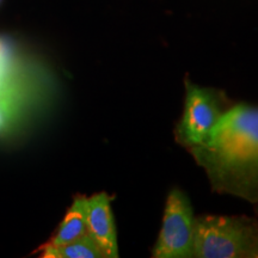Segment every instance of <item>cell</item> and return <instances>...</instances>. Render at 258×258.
I'll use <instances>...</instances> for the list:
<instances>
[{
  "label": "cell",
  "instance_id": "cell-1",
  "mask_svg": "<svg viewBox=\"0 0 258 258\" xmlns=\"http://www.w3.org/2000/svg\"><path fill=\"white\" fill-rule=\"evenodd\" d=\"M188 150L215 192L258 203V106H232L206 143Z\"/></svg>",
  "mask_w": 258,
  "mask_h": 258
},
{
  "label": "cell",
  "instance_id": "cell-2",
  "mask_svg": "<svg viewBox=\"0 0 258 258\" xmlns=\"http://www.w3.org/2000/svg\"><path fill=\"white\" fill-rule=\"evenodd\" d=\"M194 257L258 258V225L245 217L195 218Z\"/></svg>",
  "mask_w": 258,
  "mask_h": 258
},
{
  "label": "cell",
  "instance_id": "cell-3",
  "mask_svg": "<svg viewBox=\"0 0 258 258\" xmlns=\"http://www.w3.org/2000/svg\"><path fill=\"white\" fill-rule=\"evenodd\" d=\"M226 102L224 92L201 88L186 79L184 110L176 125V140L185 148L206 143L227 111Z\"/></svg>",
  "mask_w": 258,
  "mask_h": 258
},
{
  "label": "cell",
  "instance_id": "cell-4",
  "mask_svg": "<svg viewBox=\"0 0 258 258\" xmlns=\"http://www.w3.org/2000/svg\"><path fill=\"white\" fill-rule=\"evenodd\" d=\"M195 217L190 200L180 189H172L167 195L163 225L153 249L156 258L194 257Z\"/></svg>",
  "mask_w": 258,
  "mask_h": 258
},
{
  "label": "cell",
  "instance_id": "cell-5",
  "mask_svg": "<svg viewBox=\"0 0 258 258\" xmlns=\"http://www.w3.org/2000/svg\"><path fill=\"white\" fill-rule=\"evenodd\" d=\"M88 234L98 245L104 258L118 257L117 233L108 194L99 192L88 199Z\"/></svg>",
  "mask_w": 258,
  "mask_h": 258
},
{
  "label": "cell",
  "instance_id": "cell-6",
  "mask_svg": "<svg viewBox=\"0 0 258 258\" xmlns=\"http://www.w3.org/2000/svg\"><path fill=\"white\" fill-rule=\"evenodd\" d=\"M88 234V198L77 196L48 246H61Z\"/></svg>",
  "mask_w": 258,
  "mask_h": 258
},
{
  "label": "cell",
  "instance_id": "cell-7",
  "mask_svg": "<svg viewBox=\"0 0 258 258\" xmlns=\"http://www.w3.org/2000/svg\"><path fill=\"white\" fill-rule=\"evenodd\" d=\"M40 250L43 258H104L102 250L89 234L61 246L43 245Z\"/></svg>",
  "mask_w": 258,
  "mask_h": 258
},
{
  "label": "cell",
  "instance_id": "cell-8",
  "mask_svg": "<svg viewBox=\"0 0 258 258\" xmlns=\"http://www.w3.org/2000/svg\"><path fill=\"white\" fill-rule=\"evenodd\" d=\"M19 118V114L9 106L0 104V134L6 133Z\"/></svg>",
  "mask_w": 258,
  "mask_h": 258
},
{
  "label": "cell",
  "instance_id": "cell-9",
  "mask_svg": "<svg viewBox=\"0 0 258 258\" xmlns=\"http://www.w3.org/2000/svg\"><path fill=\"white\" fill-rule=\"evenodd\" d=\"M0 3H2V0H0Z\"/></svg>",
  "mask_w": 258,
  "mask_h": 258
}]
</instances>
